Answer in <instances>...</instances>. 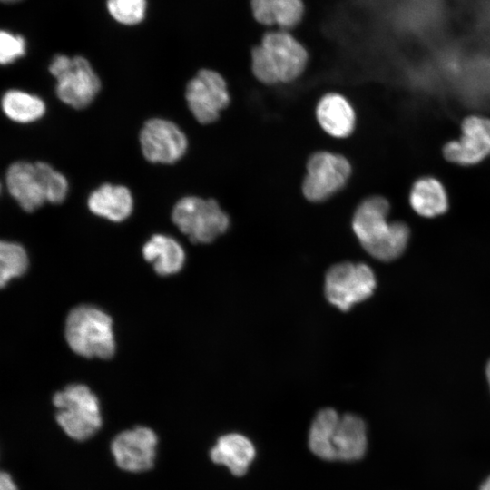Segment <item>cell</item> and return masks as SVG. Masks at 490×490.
<instances>
[{
    "label": "cell",
    "mask_w": 490,
    "mask_h": 490,
    "mask_svg": "<svg viewBox=\"0 0 490 490\" xmlns=\"http://www.w3.org/2000/svg\"><path fill=\"white\" fill-rule=\"evenodd\" d=\"M172 220L193 243H211L225 233L229 215L214 199L185 196L172 208Z\"/></svg>",
    "instance_id": "obj_6"
},
{
    "label": "cell",
    "mask_w": 490,
    "mask_h": 490,
    "mask_svg": "<svg viewBox=\"0 0 490 490\" xmlns=\"http://www.w3.org/2000/svg\"><path fill=\"white\" fill-rule=\"evenodd\" d=\"M28 268V256L16 242L0 243V284L4 288L15 278L21 277Z\"/></svg>",
    "instance_id": "obj_23"
},
{
    "label": "cell",
    "mask_w": 490,
    "mask_h": 490,
    "mask_svg": "<svg viewBox=\"0 0 490 490\" xmlns=\"http://www.w3.org/2000/svg\"><path fill=\"white\" fill-rule=\"evenodd\" d=\"M373 270L364 263L341 262L333 265L326 273L327 299L341 310L369 298L376 288Z\"/></svg>",
    "instance_id": "obj_9"
},
{
    "label": "cell",
    "mask_w": 490,
    "mask_h": 490,
    "mask_svg": "<svg viewBox=\"0 0 490 490\" xmlns=\"http://www.w3.org/2000/svg\"><path fill=\"white\" fill-rule=\"evenodd\" d=\"M25 54V41L23 36L7 31L0 34V62L9 64Z\"/></svg>",
    "instance_id": "obj_25"
},
{
    "label": "cell",
    "mask_w": 490,
    "mask_h": 490,
    "mask_svg": "<svg viewBox=\"0 0 490 490\" xmlns=\"http://www.w3.org/2000/svg\"><path fill=\"white\" fill-rule=\"evenodd\" d=\"M87 206L94 215L121 222L132 214L133 198L127 187L104 183L90 193Z\"/></svg>",
    "instance_id": "obj_16"
},
{
    "label": "cell",
    "mask_w": 490,
    "mask_h": 490,
    "mask_svg": "<svg viewBox=\"0 0 490 490\" xmlns=\"http://www.w3.org/2000/svg\"><path fill=\"white\" fill-rule=\"evenodd\" d=\"M486 377L490 387V361L488 362L486 367Z\"/></svg>",
    "instance_id": "obj_28"
},
{
    "label": "cell",
    "mask_w": 490,
    "mask_h": 490,
    "mask_svg": "<svg viewBox=\"0 0 490 490\" xmlns=\"http://www.w3.org/2000/svg\"><path fill=\"white\" fill-rule=\"evenodd\" d=\"M56 421L72 438L85 440L102 425L97 397L83 384H71L53 397Z\"/></svg>",
    "instance_id": "obj_5"
},
{
    "label": "cell",
    "mask_w": 490,
    "mask_h": 490,
    "mask_svg": "<svg viewBox=\"0 0 490 490\" xmlns=\"http://www.w3.org/2000/svg\"><path fill=\"white\" fill-rule=\"evenodd\" d=\"M139 140L143 157L152 163H175L188 149V139L182 130L173 122L162 118L146 121Z\"/></svg>",
    "instance_id": "obj_11"
},
{
    "label": "cell",
    "mask_w": 490,
    "mask_h": 490,
    "mask_svg": "<svg viewBox=\"0 0 490 490\" xmlns=\"http://www.w3.org/2000/svg\"><path fill=\"white\" fill-rule=\"evenodd\" d=\"M5 116L18 123H30L45 113V103L37 95L21 90L6 91L1 101Z\"/></svg>",
    "instance_id": "obj_22"
},
{
    "label": "cell",
    "mask_w": 490,
    "mask_h": 490,
    "mask_svg": "<svg viewBox=\"0 0 490 490\" xmlns=\"http://www.w3.org/2000/svg\"><path fill=\"white\" fill-rule=\"evenodd\" d=\"M106 5L114 20L127 25L139 24L146 11V0H107Z\"/></svg>",
    "instance_id": "obj_24"
},
{
    "label": "cell",
    "mask_w": 490,
    "mask_h": 490,
    "mask_svg": "<svg viewBox=\"0 0 490 490\" xmlns=\"http://www.w3.org/2000/svg\"><path fill=\"white\" fill-rule=\"evenodd\" d=\"M157 436L144 426L126 430L115 436L111 450L119 467L129 472H142L153 466Z\"/></svg>",
    "instance_id": "obj_13"
},
{
    "label": "cell",
    "mask_w": 490,
    "mask_h": 490,
    "mask_svg": "<svg viewBox=\"0 0 490 490\" xmlns=\"http://www.w3.org/2000/svg\"><path fill=\"white\" fill-rule=\"evenodd\" d=\"M315 114L321 129L334 138H347L355 130L356 112L341 93L332 92L321 96L316 105Z\"/></svg>",
    "instance_id": "obj_14"
},
{
    "label": "cell",
    "mask_w": 490,
    "mask_h": 490,
    "mask_svg": "<svg viewBox=\"0 0 490 490\" xmlns=\"http://www.w3.org/2000/svg\"><path fill=\"white\" fill-rule=\"evenodd\" d=\"M409 203L418 215L426 218L442 215L449 207L445 186L433 176L420 177L413 183Z\"/></svg>",
    "instance_id": "obj_18"
},
{
    "label": "cell",
    "mask_w": 490,
    "mask_h": 490,
    "mask_svg": "<svg viewBox=\"0 0 490 490\" xmlns=\"http://www.w3.org/2000/svg\"><path fill=\"white\" fill-rule=\"evenodd\" d=\"M64 333L67 344L79 356L107 359L115 352L113 320L94 306L74 308L66 318Z\"/></svg>",
    "instance_id": "obj_4"
},
{
    "label": "cell",
    "mask_w": 490,
    "mask_h": 490,
    "mask_svg": "<svg viewBox=\"0 0 490 490\" xmlns=\"http://www.w3.org/2000/svg\"><path fill=\"white\" fill-rule=\"evenodd\" d=\"M55 78V93L64 103L80 110L89 106L101 90V81L83 56L56 54L49 65Z\"/></svg>",
    "instance_id": "obj_7"
},
{
    "label": "cell",
    "mask_w": 490,
    "mask_h": 490,
    "mask_svg": "<svg viewBox=\"0 0 490 490\" xmlns=\"http://www.w3.org/2000/svg\"><path fill=\"white\" fill-rule=\"evenodd\" d=\"M443 155L450 162L469 166L490 156V119L473 114L461 123V135L443 147Z\"/></svg>",
    "instance_id": "obj_12"
},
{
    "label": "cell",
    "mask_w": 490,
    "mask_h": 490,
    "mask_svg": "<svg viewBox=\"0 0 490 490\" xmlns=\"http://www.w3.org/2000/svg\"><path fill=\"white\" fill-rule=\"evenodd\" d=\"M144 259L152 263L154 270L161 276L179 272L185 261L181 245L172 237L155 234L142 247Z\"/></svg>",
    "instance_id": "obj_19"
},
{
    "label": "cell",
    "mask_w": 490,
    "mask_h": 490,
    "mask_svg": "<svg viewBox=\"0 0 490 490\" xmlns=\"http://www.w3.org/2000/svg\"><path fill=\"white\" fill-rule=\"evenodd\" d=\"M339 419L333 408L319 410L313 419L309 433V447L318 457L337 460L333 441Z\"/></svg>",
    "instance_id": "obj_21"
},
{
    "label": "cell",
    "mask_w": 490,
    "mask_h": 490,
    "mask_svg": "<svg viewBox=\"0 0 490 490\" xmlns=\"http://www.w3.org/2000/svg\"><path fill=\"white\" fill-rule=\"evenodd\" d=\"M480 490H490V476L484 482Z\"/></svg>",
    "instance_id": "obj_27"
},
{
    "label": "cell",
    "mask_w": 490,
    "mask_h": 490,
    "mask_svg": "<svg viewBox=\"0 0 490 490\" xmlns=\"http://www.w3.org/2000/svg\"><path fill=\"white\" fill-rule=\"evenodd\" d=\"M210 456L214 463L223 465L234 475L241 476L254 459L255 448L246 436L230 433L218 439Z\"/></svg>",
    "instance_id": "obj_17"
},
{
    "label": "cell",
    "mask_w": 490,
    "mask_h": 490,
    "mask_svg": "<svg viewBox=\"0 0 490 490\" xmlns=\"http://www.w3.org/2000/svg\"><path fill=\"white\" fill-rule=\"evenodd\" d=\"M351 173V163L344 155L318 151L307 161L301 192L310 202H323L347 185Z\"/></svg>",
    "instance_id": "obj_8"
},
{
    "label": "cell",
    "mask_w": 490,
    "mask_h": 490,
    "mask_svg": "<svg viewBox=\"0 0 490 490\" xmlns=\"http://www.w3.org/2000/svg\"><path fill=\"white\" fill-rule=\"evenodd\" d=\"M309 54L290 31L264 32L250 52V70L261 83L275 85L297 80L306 70Z\"/></svg>",
    "instance_id": "obj_1"
},
{
    "label": "cell",
    "mask_w": 490,
    "mask_h": 490,
    "mask_svg": "<svg viewBox=\"0 0 490 490\" xmlns=\"http://www.w3.org/2000/svg\"><path fill=\"white\" fill-rule=\"evenodd\" d=\"M185 100L198 122L211 124L230 105V94L226 80L219 72L203 68L188 82Z\"/></svg>",
    "instance_id": "obj_10"
},
{
    "label": "cell",
    "mask_w": 490,
    "mask_h": 490,
    "mask_svg": "<svg viewBox=\"0 0 490 490\" xmlns=\"http://www.w3.org/2000/svg\"><path fill=\"white\" fill-rule=\"evenodd\" d=\"M8 192L26 212H33L45 202L59 204L68 193L66 178L44 162H15L5 172Z\"/></svg>",
    "instance_id": "obj_3"
},
{
    "label": "cell",
    "mask_w": 490,
    "mask_h": 490,
    "mask_svg": "<svg viewBox=\"0 0 490 490\" xmlns=\"http://www.w3.org/2000/svg\"><path fill=\"white\" fill-rule=\"evenodd\" d=\"M2 1L5 3H13V2H17L19 0H2Z\"/></svg>",
    "instance_id": "obj_29"
},
{
    "label": "cell",
    "mask_w": 490,
    "mask_h": 490,
    "mask_svg": "<svg viewBox=\"0 0 490 490\" xmlns=\"http://www.w3.org/2000/svg\"><path fill=\"white\" fill-rule=\"evenodd\" d=\"M333 444L337 459L343 461L360 459L367 448L364 421L354 414H345L340 416Z\"/></svg>",
    "instance_id": "obj_20"
},
{
    "label": "cell",
    "mask_w": 490,
    "mask_h": 490,
    "mask_svg": "<svg viewBox=\"0 0 490 490\" xmlns=\"http://www.w3.org/2000/svg\"><path fill=\"white\" fill-rule=\"evenodd\" d=\"M253 19L261 26L290 31L303 21L304 0H250Z\"/></svg>",
    "instance_id": "obj_15"
},
{
    "label": "cell",
    "mask_w": 490,
    "mask_h": 490,
    "mask_svg": "<svg viewBox=\"0 0 490 490\" xmlns=\"http://www.w3.org/2000/svg\"><path fill=\"white\" fill-rule=\"evenodd\" d=\"M0 490H17L11 476L7 473H1L0 475Z\"/></svg>",
    "instance_id": "obj_26"
},
{
    "label": "cell",
    "mask_w": 490,
    "mask_h": 490,
    "mask_svg": "<svg viewBox=\"0 0 490 490\" xmlns=\"http://www.w3.org/2000/svg\"><path fill=\"white\" fill-rule=\"evenodd\" d=\"M390 205L382 196L364 199L352 218V230L366 251L375 259L389 261L407 248L410 231L402 221H388Z\"/></svg>",
    "instance_id": "obj_2"
}]
</instances>
